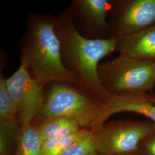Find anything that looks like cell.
I'll return each mask as SVG.
<instances>
[{
  "label": "cell",
  "mask_w": 155,
  "mask_h": 155,
  "mask_svg": "<svg viewBox=\"0 0 155 155\" xmlns=\"http://www.w3.org/2000/svg\"><path fill=\"white\" fill-rule=\"evenodd\" d=\"M55 31L60 41L63 63L77 76L78 87L104 102L112 95L100 81V61L117 50L118 38L83 37L75 27L69 7L55 17Z\"/></svg>",
  "instance_id": "6da1fadb"
},
{
  "label": "cell",
  "mask_w": 155,
  "mask_h": 155,
  "mask_svg": "<svg viewBox=\"0 0 155 155\" xmlns=\"http://www.w3.org/2000/svg\"><path fill=\"white\" fill-rule=\"evenodd\" d=\"M55 17L51 14L29 15L19 44L20 66L43 87L55 82L79 86L77 76L63 63Z\"/></svg>",
  "instance_id": "7a4b0ae2"
},
{
  "label": "cell",
  "mask_w": 155,
  "mask_h": 155,
  "mask_svg": "<svg viewBox=\"0 0 155 155\" xmlns=\"http://www.w3.org/2000/svg\"><path fill=\"white\" fill-rule=\"evenodd\" d=\"M48 85L43 105L32 124L67 117L77 121L82 129L93 130L98 127L102 102L75 84L55 82Z\"/></svg>",
  "instance_id": "3957f363"
},
{
  "label": "cell",
  "mask_w": 155,
  "mask_h": 155,
  "mask_svg": "<svg viewBox=\"0 0 155 155\" xmlns=\"http://www.w3.org/2000/svg\"><path fill=\"white\" fill-rule=\"evenodd\" d=\"M100 81L111 95L147 93L155 86V61L120 54L100 64Z\"/></svg>",
  "instance_id": "277c9868"
},
{
  "label": "cell",
  "mask_w": 155,
  "mask_h": 155,
  "mask_svg": "<svg viewBox=\"0 0 155 155\" xmlns=\"http://www.w3.org/2000/svg\"><path fill=\"white\" fill-rule=\"evenodd\" d=\"M95 151L104 155H123L139 150L144 141L155 133L153 123L114 121L91 130Z\"/></svg>",
  "instance_id": "5b68a950"
},
{
  "label": "cell",
  "mask_w": 155,
  "mask_h": 155,
  "mask_svg": "<svg viewBox=\"0 0 155 155\" xmlns=\"http://www.w3.org/2000/svg\"><path fill=\"white\" fill-rule=\"evenodd\" d=\"M109 25L113 36L120 38L155 24V0L112 1Z\"/></svg>",
  "instance_id": "8992f818"
},
{
  "label": "cell",
  "mask_w": 155,
  "mask_h": 155,
  "mask_svg": "<svg viewBox=\"0 0 155 155\" xmlns=\"http://www.w3.org/2000/svg\"><path fill=\"white\" fill-rule=\"evenodd\" d=\"M6 84L16 106L20 125L32 124L43 105L45 87L35 81L21 66L10 77L6 78Z\"/></svg>",
  "instance_id": "52a82bcc"
},
{
  "label": "cell",
  "mask_w": 155,
  "mask_h": 155,
  "mask_svg": "<svg viewBox=\"0 0 155 155\" xmlns=\"http://www.w3.org/2000/svg\"><path fill=\"white\" fill-rule=\"evenodd\" d=\"M112 1L108 0H73L69 6L78 31L89 39H106L113 37L106 16Z\"/></svg>",
  "instance_id": "ba28073f"
},
{
  "label": "cell",
  "mask_w": 155,
  "mask_h": 155,
  "mask_svg": "<svg viewBox=\"0 0 155 155\" xmlns=\"http://www.w3.org/2000/svg\"><path fill=\"white\" fill-rule=\"evenodd\" d=\"M122 112H131L147 117L155 125V105L147 93L112 95L102 104L98 127L111 116Z\"/></svg>",
  "instance_id": "9c48e42d"
},
{
  "label": "cell",
  "mask_w": 155,
  "mask_h": 155,
  "mask_svg": "<svg viewBox=\"0 0 155 155\" xmlns=\"http://www.w3.org/2000/svg\"><path fill=\"white\" fill-rule=\"evenodd\" d=\"M117 50L121 54L155 61V24L139 32L118 38Z\"/></svg>",
  "instance_id": "30bf717a"
},
{
  "label": "cell",
  "mask_w": 155,
  "mask_h": 155,
  "mask_svg": "<svg viewBox=\"0 0 155 155\" xmlns=\"http://www.w3.org/2000/svg\"><path fill=\"white\" fill-rule=\"evenodd\" d=\"M34 125L42 143L48 139L72 134L82 129L77 121L67 117H56Z\"/></svg>",
  "instance_id": "8fae6325"
},
{
  "label": "cell",
  "mask_w": 155,
  "mask_h": 155,
  "mask_svg": "<svg viewBox=\"0 0 155 155\" xmlns=\"http://www.w3.org/2000/svg\"><path fill=\"white\" fill-rule=\"evenodd\" d=\"M15 155H39L42 141L32 124L20 126L17 136Z\"/></svg>",
  "instance_id": "7c38bea8"
},
{
  "label": "cell",
  "mask_w": 155,
  "mask_h": 155,
  "mask_svg": "<svg viewBox=\"0 0 155 155\" xmlns=\"http://www.w3.org/2000/svg\"><path fill=\"white\" fill-rule=\"evenodd\" d=\"M91 129H81L72 134L48 139L43 143L39 155H60L65 150L82 139Z\"/></svg>",
  "instance_id": "4fadbf2b"
},
{
  "label": "cell",
  "mask_w": 155,
  "mask_h": 155,
  "mask_svg": "<svg viewBox=\"0 0 155 155\" xmlns=\"http://www.w3.org/2000/svg\"><path fill=\"white\" fill-rule=\"evenodd\" d=\"M6 78L2 72L0 74V120L18 124L17 111L11 96L8 92Z\"/></svg>",
  "instance_id": "5bb4252c"
},
{
  "label": "cell",
  "mask_w": 155,
  "mask_h": 155,
  "mask_svg": "<svg viewBox=\"0 0 155 155\" xmlns=\"http://www.w3.org/2000/svg\"><path fill=\"white\" fill-rule=\"evenodd\" d=\"M19 128L18 124L0 120V155H10L12 145L17 139Z\"/></svg>",
  "instance_id": "9a60e30c"
},
{
  "label": "cell",
  "mask_w": 155,
  "mask_h": 155,
  "mask_svg": "<svg viewBox=\"0 0 155 155\" xmlns=\"http://www.w3.org/2000/svg\"><path fill=\"white\" fill-rule=\"evenodd\" d=\"M95 151L92 141V131L63 152L60 155H88Z\"/></svg>",
  "instance_id": "2e32d148"
},
{
  "label": "cell",
  "mask_w": 155,
  "mask_h": 155,
  "mask_svg": "<svg viewBox=\"0 0 155 155\" xmlns=\"http://www.w3.org/2000/svg\"><path fill=\"white\" fill-rule=\"evenodd\" d=\"M142 145L145 155H155V133L146 139Z\"/></svg>",
  "instance_id": "e0dca14e"
},
{
  "label": "cell",
  "mask_w": 155,
  "mask_h": 155,
  "mask_svg": "<svg viewBox=\"0 0 155 155\" xmlns=\"http://www.w3.org/2000/svg\"><path fill=\"white\" fill-rule=\"evenodd\" d=\"M150 100L155 105V95H149Z\"/></svg>",
  "instance_id": "ac0fdd59"
},
{
  "label": "cell",
  "mask_w": 155,
  "mask_h": 155,
  "mask_svg": "<svg viewBox=\"0 0 155 155\" xmlns=\"http://www.w3.org/2000/svg\"><path fill=\"white\" fill-rule=\"evenodd\" d=\"M88 155H102V154H100V153H97V152H94L93 153H90V154H89Z\"/></svg>",
  "instance_id": "d6986e66"
},
{
  "label": "cell",
  "mask_w": 155,
  "mask_h": 155,
  "mask_svg": "<svg viewBox=\"0 0 155 155\" xmlns=\"http://www.w3.org/2000/svg\"><path fill=\"white\" fill-rule=\"evenodd\" d=\"M136 155V154H134V153H128V154H125V155Z\"/></svg>",
  "instance_id": "ffe728a7"
}]
</instances>
